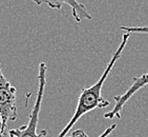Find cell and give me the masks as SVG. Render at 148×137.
I'll list each match as a JSON object with an SVG mask.
<instances>
[{
    "label": "cell",
    "mask_w": 148,
    "mask_h": 137,
    "mask_svg": "<svg viewBox=\"0 0 148 137\" xmlns=\"http://www.w3.org/2000/svg\"><path fill=\"white\" fill-rule=\"evenodd\" d=\"M16 95L17 90L4 77L0 64V137H8V123L17 119Z\"/></svg>",
    "instance_id": "3957f363"
},
{
    "label": "cell",
    "mask_w": 148,
    "mask_h": 137,
    "mask_svg": "<svg viewBox=\"0 0 148 137\" xmlns=\"http://www.w3.org/2000/svg\"><path fill=\"white\" fill-rule=\"evenodd\" d=\"M148 84V72L142 74L141 76H134L132 79V83L130 84V86L128 88V90L123 93L121 95H118L114 97L116 103L112 110H110L109 112H106L104 114V117L107 119H114L121 118V113H122L123 107L125 106V103L137 93L139 90H141L142 88Z\"/></svg>",
    "instance_id": "277c9868"
},
{
    "label": "cell",
    "mask_w": 148,
    "mask_h": 137,
    "mask_svg": "<svg viewBox=\"0 0 148 137\" xmlns=\"http://www.w3.org/2000/svg\"><path fill=\"white\" fill-rule=\"evenodd\" d=\"M116 128H117V125H116V123H112V125H111V126H109L108 128H106L102 134L99 135L98 137H108L109 135H110L111 132L114 131ZM66 137H89V136L86 134L83 130H81V129H80V130H76V131L71 132V135H69V136H66Z\"/></svg>",
    "instance_id": "8992f818"
},
{
    "label": "cell",
    "mask_w": 148,
    "mask_h": 137,
    "mask_svg": "<svg viewBox=\"0 0 148 137\" xmlns=\"http://www.w3.org/2000/svg\"><path fill=\"white\" fill-rule=\"evenodd\" d=\"M32 1L36 3L37 6L46 4L49 8L53 10H57V11H60L62 9V6L66 4L71 9L73 17L77 22H81L83 19H92L91 15L86 9V6L83 3L79 2L78 0H32Z\"/></svg>",
    "instance_id": "5b68a950"
},
{
    "label": "cell",
    "mask_w": 148,
    "mask_h": 137,
    "mask_svg": "<svg viewBox=\"0 0 148 137\" xmlns=\"http://www.w3.org/2000/svg\"><path fill=\"white\" fill-rule=\"evenodd\" d=\"M129 36H130V33H126V34L123 35L122 41L120 43L119 48L112 54V57L109 60L108 64H107L106 68L104 70L103 74L101 75V77L98 79L97 82L94 83L92 86H88V88H83L81 90V93L79 95V99H78L77 108L75 110L73 117L71 118L69 123L64 127V129H62V131L60 132L57 137H66V135L69 134V131L77 123L78 120L85 114L94 111L96 109L106 108V107H108L110 104L108 100H106L102 96V89L103 86H104V82L106 81V78L108 77L110 71L114 66L116 62L121 58V55L123 54V51H124L126 44L128 42Z\"/></svg>",
    "instance_id": "6da1fadb"
},
{
    "label": "cell",
    "mask_w": 148,
    "mask_h": 137,
    "mask_svg": "<svg viewBox=\"0 0 148 137\" xmlns=\"http://www.w3.org/2000/svg\"><path fill=\"white\" fill-rule=\"evenodd\" d=\"M46 71H47V66L45 62H41L39 64V72H38V92L37 98L35 101L34 108L32 110L31 115H29V120L27 125L21 127V128L12 129L9 131V134L11 137H43L47 135V132L45 130L37 132L38 121H39L40 110H41V104H42L43 95H44V90L46 86Z\"/></svg>",
    "instance_id": "7a4b0ae2"
},
{
    "label": "cell",
    "mask_w": 148,
    "mask_h": 137,
    "mask_svg": "<svg viewBox=\"0 0 148 137\" xmlns=\"http://www.w3.org/2000/svg\"><path fill=\"white\" fill-rule=\"evenodd\" d=\"M121 30L125 31L126 33H142V34H148V26H122Z\"/></svg>",
    "instance_id": "52a82bcc"
}]
</instances>
